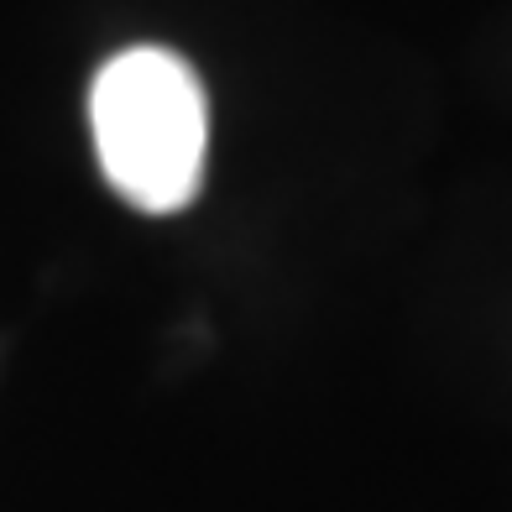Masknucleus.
I'll list each match as a JSON object with an SVG mask.
<instances>
[{
  "label": "nucleus",
  "instance_id": "f257e3e1",
  "mask_svg": "<svg viewBox=\"0 0 512 512\" xmlns=\"http://www.w3.org/2000/svg\"><path fill=\"white\" fill-rule=\"evenodd\" d=\"M89 131L110 189L147 215H173L199 194L209 105L189 63L168 48L110 58L89 89Z\"/></svg>",
  "mask_w": 512,
  "mask_h": 512
}]
</instances>
